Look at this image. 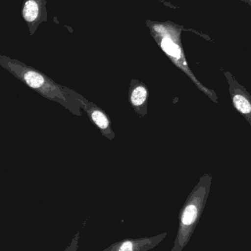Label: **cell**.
Instances as JSON below:
<instances>
[{
  "mask_svg": "<svg viewBox=\"0 0 251 251\" xmlns=\"http://www.w3.org/2000/svg\"><path fill=\"white\" fill-rule=\"evenodd\" d=\"M80 237V231H78L71 242L70 245L66 248L65 251H78L79 249V240Z\"/></svg>",
  "mask_w": 251,
  "mask_h": 251,
  "instance_id": "cell-8",
  "label": "cell"
},
{
  "mask_svg": "<svg viewBox=\"0 0 251 251\" xmlns=\"http://www.w3.org/2000/svg\"><path fill=\"white\" fill-rule=\"evenodd\" d=\"M245 2L248 3V4H250L251 6V0H243Z\"/></svg>",
  "mask_w": 251,
  "mask_h": 251,
  "instance_id": "cell-9",
  "label": "cell"
},
{
  "mask_svg": "<svg viewBox=\"0 0 251 251\" xmlns=\"http://www.w3.org/2000/svg\"><path fill=\"white\" fill-rule=\"evenodd\" d=\"M0 65L43 97L60 103L72 113L81 116L80 109L85 100L82 96L57 85L44 74L19 60L0 54Z\"/></svg>",
  "mask_w": 251,
  "mask_h": 251,
  "instance_id": "cell-1",
  "label": "cell"
},
{
  "mask_svg": "<svg viewBox=\"0 0 251 251\" xmlns=\"http://www.w3.org/2000/svg\"><path fill=\"white\" fill-rule=\"evenodd\" d=\"M47 0H25L22 15L27 25L30 35H34L38 26L47 20Z\"/></svg>",
  "mask_w": 251,
  "mask_h": 251,
  "instance_id": "cell-4",
  "label": "cell"
},
{
  "mask_svg": "<svg viewBox=\"0 0 251 251\" xmlns=\"http://www.w3.org/2000/svg\"><path fill=\"white\" fill-rule=\"evenodd\" d=\"M148 91L143 85H136L130 92V101L134 108H142L146 103Z\"/></svg>",
  "mask_w": 251,
  "mask_h": 251,
  "instance_id": "cell-7",
  "label": "cell"
},
{
  "mask_svg": "<svg viewBox=\"0 0 251 251\" xmlns=\"http://www.w3.org/2000/svg\"><path fill=\"white\" fill-rule=\"evenodd\" d=\"M82 108L85 110L92 122L100 128L104 135L110 140L114 138L115 134L110 126V119L101 109L94 105L93 103L87 101L85 99L82 102Z\"/></svg>",
  "mask_w": 251,
  "mask_h": 251,
  "instance_id": "cell-6",
  "label": "cell"
},
{
  "mask_svg": "<svg viewBox=\"0 0 251 251\" xmlns=\"http://www.w3.org/2000/svg\"><path fill=\"white\" fill-rule=\"evenodd\" d=\"M228 84V91L233 107L246 119L251 126V96L243 85L239 83L231 72H224Z\"/></svg>",
  "mask_w": 251,
  "mask_h": 251,
  "instance_id": "cell-3",
  "label": "cell"
},
{
  "mask_svg": "<svg viewBox=\"0 0 251 251\" xmlns=\"http://www.w3.org/2000/svg\"><path fill=\"white\" fill-rule=\"evenodd\" d=\"M167 234V232H164L150 237L125 239L113 243L102 251H149L156 248Z\"/></svg>",
  "mask_w": 251,
  "mask_h": 251,
  "instance_id": "cell-5",
  "label": "cell"
},
{
  "mask_svg": "<svg viewBox=\"0 0 251 251\" xmlns=\"http://www.w3.org/2000/svg\"><path fill=\"white\" fill-rule=\"evenodd\" d=\"M212 181L211 174H204L187 198L180 211L178 232L171 251H182L191 240L207 201Z\"/></svg>",
  "mask_w": 251,
  "mask_h": 251,
  "instance_id": "cell-2",
  "label": "cell"
}]
</instances>
